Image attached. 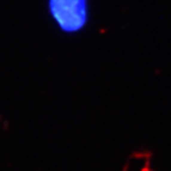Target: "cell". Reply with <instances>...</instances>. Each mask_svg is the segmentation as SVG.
<instances>
[{
    "label": "cell",
    "mask_w": 171,
    "mask_h": 171,
    "mask_svg": "<svg viewBox=\"0 0 171 171\" xmlns=\"http://www.w3.org/2000/svg\"><path fill=\"white\" fill-rule=\"evenodd\" d=\"M150 152H135L129 158L124 171H153Z\"/></svg>",
    "instance_id": "2"
},
{
    "label": "cell",
    "mask_w": 171,
    "mask_h": 171,
    "mask_svg": "<svg viewBox=\"0 0 171 171\" xmlns=\"http://www.w3.org/2000/svg\"><path fill=\"white\" fill-rule=\"evenodd\" d=\"M48 10L51 18L61 31L77 33L88 23V0H48Z\"/></svg>",
    "instance_id": "1"
}]
</instances>
